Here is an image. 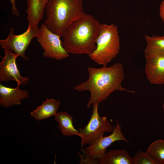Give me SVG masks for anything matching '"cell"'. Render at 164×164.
I'll list each match as a JSON object with an SVG mask.
<instances>
[{"label":"cell","instance_id":"obj_11","mask_svg":"<svg viewBox=\"0 0 164 164\" xmlns=\"http://www.w3.org/2000/svg\"><path fill=\"white\" fill-rule=\"evenodd\" d=\"M19 85L15 88L5 86L0 84V104L5 108L19 105L21 101L29 96L28 92L21 90Z\"/></svg>","mask_w":164,"mask_h":164},{"label":"cell","instance_id":"obj_5","mask_svg":"<svg viewBox=\"0 0 164 164\" xmlns=\"http://www.w3.org/2000/svg\"><path fill=\"white\" fill-rule=\"evenodd\" d=\"M99 103L93 104V110L90 119L83 128L78 130L79 135L81 138V148L88 144L92 145L103 136L105 132H112L114 126L108 120L107 116L101 117L98 112Z\"/></svg>","mask_w":164,"mask_h":164},{"label":"cell","instance_id":"obj_6","mask_svg":"<svg viewBox=\"0 0 164 164\" xmlns=\"http://www.w3.org/2000/svg\"><path fill=\"white\" fill-rule=\"evenodd\" d=\"M40 35V29L38 26L29 24L27 30L18 35H15L14 29L10 28V33L7 38L0 40V45L4 50L20 56L27 61L29 59L25 55L27 48L33 39L37 38Z\"/></svg>","mask_w":164,"mask_h":164},{"label":"cell","instance_id":"obj_21","mask_svg":"<svg viewBox=\"0 0 164 164\" xmlns=\"http://www.w3.org/2000/svg\"><path fill=\"white\" fill-rule=\"evenodd\" d=\"M163 110H164V102L163 104Z\"/></svg>","mask_w":164,"mask_h":164},{"label":"cell","instance_id":"obj_7","mask_svg":"<svg viewBox=\"0 0 164 164\" xmlns=\"http://www.w3.org/2000/svg\"><path fill=\"white\" fill-rule=\"evenodd\" d=\"M40 29L41 35L36 40L44 50V57L60 60L69 57V54L62 46L61 37L50 31L44 24Z\"/></svg>","mask_w":164,"mask_h":164},{"label":"cell","instance_id":"obj_1","mask_svg":"<svg viewBox=\"0 0 164 164\" xmlns=\"http://www.w3.org/2000/svg\"><path fill=\"white\" fill-rule=\"evenodd\" d=\"M87 70V79L74 86V89L78 92H90V97L87 105V109L94 103L105 101L114 91L135 93L122 86L125 73L123 66L120 63H115L110 67H89Z\"/></svg>","mask_w":164,"mask_h":164},{"label":"cell","instance_id":"obj_13","mask_svg":"<svg viewBox=\"0 0 164 164\" xmlns=\"http://www.w3.org/2000/svg\"><path fill=\"white\" fill-rule=\"evenodd\" d=\"M60 105L59 101L47 98L46 101H43L42 104L37 106L30 114L36 120L40 121L55 116L58 111Z\"/></svg>","mask_w":164,"mask_h":164},{"label":"cell","instance_id":"obj_16","mask_svg":"<svg viewBox=\"0 0 164 164\" xmlns=\"http://www.w3.org/2000/svg\"><path fill=\"white\" fill-rule=\"evenodd\" d=\"M147 45L145 49L155 53L164 55V35L150 36L145 35Z\"/></svg>","mask_w":164,"mask_h":164},{"label":"cell","instance_id":"obj_4","mask_svg":"<svg viewBox=\"0 0 164 164\" xmlns=\"http://www.w3.org/2000/svg\"><path fill=\"white\" fill-rule=\"evenodd\" d=\"M96 47L88 56L95 63L106 66L119 53L120 39L118 27L112 24H100Z\"/></svg>","mask_w":164,"mask_h":164},{"label":"cell","instance_id":"obj_19","mask_svg":"<svg viewBox=\"0 0 164 164\" xmlns=\"http://www.w3.org/2000/svg\"><path fill=\"white\" fill-rule=\"evenodd\" d=\"M12 5V12L13 15L16 17L19 15V13L16 6V0H10Z\"/></svg>","mask_w":164,"mask_h":164},{"label":"cell","instance_id":"obj_20","mask_svg":"<svg viewBox=\"0 0 164 164\" xmlns=\"http://www.w3.org/2000/svg\"><path fill=\"white\" fill-rule=\"evenodd\" d=\"M159 14L162 21L164 22V0H163L160 5Z\"/></svg>","mask_w":164,"mask_h":164},{"label":"cell","instance_id":"obj_14","mask_svg":"<svg viewBox=\"0 0 164 164\" xmlns=\"http://www.w3.org/2000/svg\"><path fill=\"white\" fill-rule=\"evenodd\" d=\"M98 161L99 164H133L132 158L124 149L107 151Z\"/></svg>","mask_w":164,"mask_h":164},{"label":"cell","instance_id":"obj_10","mask_svg":"<svg viewBox=\"0 0 164 164\" xmlns=\"http://www.w3.org/2000/svg\"><path fill=\"white\" fill-rule=\"evenodd\" d=\"M4 51L5 56H1L2 61L0 63V81L14 80L18 85L27 84L29 77H22L17 66L16 60L18 56L8 51Z\"/></svg>","mask_w":164,"mask_h":164},{"label":"cell","instance_id":"obj_18","mask_svg":"<svg viewBox=\"0 0 164 164\" xmlns=\"http://www.w3.org/2000/svg\"><path fill=\"white\" fill-rule=\"evenodd\" d=\"M132 158L133 164H159L147 152L140 151Z\"/></svg>","mask_w":164,"mask_h":164},{"label":"cell","instance_id":"obj_15","mask_svg":"<svg viewBox=\"0 0 164 164\" xmlns=\"http://www.w3.org/2000/svg\"><path fill=\"white\" fill-rule=\"evenodd\" d=\"M54 116L55 120L59 123L58 128L63 135L68 137L79 135L78 130L73 125V118L67 112H57Z\"/></svg>","mask_w":164,"mask_h":164},{"label":"cell","instance_id":"obj_2","mask_svg":"<svg viewBox=\"0 0 164 164\" xmlns=\"http://www.w3.org/2000/svg\"><path fill=\"white\" fill-rule=\"evenodd\" d=\"M100 26L94 16L86 14L67 28L62 37L63 47L69 54L89 55L96 48Z\"/></svg>","mask_w":164,"mask_h":164},{"label":"cell","instance_id":"obj_8","mask_svg":"<svg viewBox=\"0 0 164 164\" xmlns=\"http://www.w3.org/2000/svg\"><path fill=\"white\" fill-rule=\"evenodd\" d=\"M113 130L110 135L102 136L92 145L84 149L81 148V151L93 159L98 160L107 152V148L114 142L123 141L129 144L123 135L121 127L117 121L116 126L113 125Z\"/></svg>","mask_w":164,"mask_h":164},{"label":"cell","instance_id":"obj_3","mask_svg":"<svg viewBox=\"0 0 164 164\" xmlns=\"http://www.w3.org/2000/svg\"><path fill=\"white\" fill-rule=\"evenodd\" d=\"M45 11L46 18L43 24L61 37L73 22L86 14L82 0H48Z\"/></svg>","mask_w":164,"mask_h":164},{"label":"cell","instance_id":"obj_17","mask_svg":"<svg viewBox=\"0 0 164 164\" xmlns=\"http://www.w3.org/2000/svg\"><path fill=\"white\" fill-rule=\"evenodd\" d=\"M147 152L159 164H164V140H157L152 142Z\"/></svg>","mask_w":164,"mask_h":164},{"label":"cell","instance_id":"obj_12","mask_svg":"<svg viewBox=\"0 0 164 164\" xmlns=\"http://www.w3.org/2000/svg\"><path fill=\"white\" fill-rule=\"evenodd\" d=\"M48 0H27L26 19L29 24L38 26L43 19Z\"/></svg>","mask_w":164,"mask_h":164},{"label":"cell","instance_id":"obj_9","mask_svg":"<svg viewBox=\"0 0 164 164\" xmlns=\"http://www.w3.org/2000/svg\"><path fill=\"white\" fill-rule=\"evenodd\" d=\"M145 71L149 82L153 84L164 85V55L144 50Z\"/></svg>","mask_w":164,"mask_h":164}]
</instances>
